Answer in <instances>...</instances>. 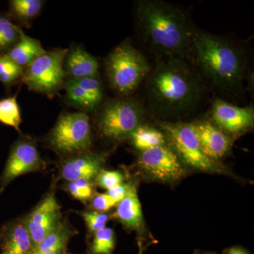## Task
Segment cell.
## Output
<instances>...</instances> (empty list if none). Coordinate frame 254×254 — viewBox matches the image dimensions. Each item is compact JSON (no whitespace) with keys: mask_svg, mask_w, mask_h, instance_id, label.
<instances>
[{"mask_svg":"<svg viewBox=\"0 0 254 254\" xmlns=\"http://www.w3.org/2000/svg\"><path fill=\"white\" fill-rule=\"evenodd\" d=\"M145 82L147 106L160 118L190 113L204 94L203 78L185 58L157 57Z\"/></svg>","mask_w":254,"mask_h":254,"instance_id":"1","label":"cell"},{"mask_svg":"<svg viewBox=\"0 0 254 254\" xmlns=\"http://www.w3.org/2000/svg\"><path fill=\"white\" fill-rule=\"evenodd\" d=\"M136 18L143 43L157 57L187 60L196 30L185 10L161 0H143Z\"/></svg>","mask_w":254,"mask_h":254,"instance_id":"2","label":"cell"},{"mask_svg":"<svg viewBox=\"0 0 254 254\" xmlns=\"http://www.w3.org/2000/svg\"><path fill=\"white\" fill-rule=\"evenodd\" d=\"M190 60L200 77L206 78L218 91L233 95L242 91L246 56L233 42L196 30L187 58Z\"/></svg>","mask_w":254,"mask_h":254,"instance_id":"3","label":"cell"},{"mask_svg":"<svg viewBox=\"0 0 254 254\" xmlns=\"http://www.w3.org/2000/svg\"><path fill=\"white\" fill-rule=\"evenodd\" d=\"M105 69L112 88L120 95L128 96L145 81L151 66L143 53L125 41L108 55Z\"/></svg>","mask_w":254,"mask_h":254,"instance_id":"4","label":"cell"},{"mask_svg":"<svg viewBox=\"0 0 254 254\" xmlns=\"http://www.w3.org/2000/svg\"><path fill=\"white\" fill-rule=\"evenodd\" d=\"M145 111L144 105L134 98L110 100L100 111L98 128L103 136L123 141L143 125Z\"/></svg>","mask_w":254,"mask_h":254,"instance_id":"5","label":"cell"},{"mask_svg":"<svg viewBox=\"0 0 254 254\" xmlns=\"http://www.w3.org/2000/svg\"><path fill=\"white\" fill-rule=\"evenodd\" d=\"M158 125L166 137L168 145L182 163L200 171L223 172L217 162L210 160L203 153L193 124L160 121Z\"/></svg>","mask_w":254,"mask_h":254,"instance_id":"6","label":"cell"},{"mask_svg":"<svg viewBox=\"0 0 254 254\" xmlns=\"http://www.w3.org/2000/svg\"><path fill=\"white\" fill-rule=\"evenodd\" d=\"M68 50L46 51L26 66L23 81L32 90L53 95L64 84V62Z\"/></svg>","mask_w":254,"mask_h":254,"instance_id":"7","label":"cell"},{"mask_svg":"<svg viewBox=\"0 0 254 254\" xmlns=\"http://www.w3.org/2000/svg\"><path fill=\"white\" fill-rule=\"evenodd\" d=\"M91 141L89 118L84 113L62 115L49 137L50 145L62 154L86 151Z\"/></svg>","mask_w":254,"mask_h":254,"instance_id":"8","label":"cell"},{"mask_svg":"<svg viewBox=\"0 0 254 254\" xmlns=\"http://www.w3.org/2000/svg\"><path fill=\"white\" fill-rule=\"evenodd\" d=\"M138 165L143 171L160 181H177L185 173L183 163L168 145L141 152Z\"/></svg>","mask_w":254,"mask_h":254,"instance_id":"9","label":"cell"},{"mask_svg":"<svg viewBox=\"0 0 254 254\" xmlns=\"http://www.w3.org/2000/svg\"><path fill=\"white\" fill-rule=\"evenodd\" d=\"M60 205L54 195H49L40 203L25 220L31 236L33 251L60 224Z\"/></svg>","mask_w":254,"mask_h":254,"instance_id":"10","label":"cell"},{"mask_svg":"<svg viewBox=\"0 0 254 254\" xmlns=\"http://www.w3.org/2000/svg\"><path fill=\"white\" fill-rule=\"evenodd\" d=\"M43 160L34 143L28 140L15 143L1 177L0 193L16 177L34 171L41 168Z\"/></svg>","mask_w":254,"mask_h":254,"instance_id":"11","label":"cell"},{"mask_svg":"<svg viewBox=\"0 0 254 254\" xmlns=\"http://www.w3.org/2000/svg\"><path fill=\"white\" fill-rule=\"evenodd\" d=\"M213 123L225 133H240L254 126L253 107L236 106L224 101L216 100L212 105Z\"/></svg>","mask_w":254,"mask_h":254,"instance_id":"12","label":"cell"},{"mask_svg":"<svg viewBox=\"0 0 254 254\" xmlns=\"http://www.w3.org/2000/svg\"><path fill=\"white\" fill-rule=\"evenodd\" d=\"M192 124L202 150L208 158L216 162L228 153L232 140L221 128L208 120H200Z\"/></svg>","mask_w":254,"mask_h":254,"instance_id":"13","label":"cell"},{"mask_svg":"<svg viewBox=\"0 0 254 254\" xmlns=\"http://www.w3.org/2000/svg\"><path fill=\"white\" fill-rule=\"evenodd\" d=\"M104 162L103 155L85 154L69 159L62 167L61 175L68 182L78 180H87L98 176L102 170Z\"/></svg>","mask_w":254,"mask_h":254,"instance_id":"14","label":"cell"},{"mask_svg":"<svg viewBox=\"0 0 254 254\" xmlns=\"http://www.w3.org/2000/svg\"><path fill=\"white\" fill-rule=\"evenodd\" d=\"M65 73L71 79L98 76V61L83 48L76 46L68 50L64 62Z\"/></svg>","mask_w":254,"mask_h":254,"instance_id":"15","label":"cell"},{"mask_svg":"<svg viewBox=\"0 0 254 254\" xmlns=\"http://www.w3.org/2000/svg\"><path fill=\"white\" fill-rule=\"evenodd\" d=\"M116 206L115 218L128 228L136 230L141 228L143 222V215L135 186L127 196L119 202Z\"/></svg>","mask_w":254,"mask_h":254,"instance_id":"16","label":"cell"},{"mask_svg":"<svg viewBox=\"0 0 254 254\" xmlns=\"http://www.w3.org/2000/svg\"><path fill=\"white\" fill-rule=\"evenodd\" d=\"M46 50L43 49L41 43L38 40L21 33L20 39L11 49L5 54L10 60L21 67L27 66Z\"/></svg>","mask_w":254,"mask_h":254,"instance_id":"17","label":"cell"},{"mask_svg":"<svg viewBox=\"0 0 254 254\" xmlns=\"http://www.w3.org/2000/svg\"><path fill=\"white\" fill-rule=\"evenodd\" d=\"M71 235V229L67 225L60 222L58 227L45 237L33 251V254H52L60 253Z\"/></svg>","mask_w":254,"mask_h":254,"instance_id":"18","label":"cell"},{"mask_svg":"<svg viewBox=\"0 0 254 254\" xmlns=\"http://www.w3.org/2000/svg\"><path fill=\"white\" fill-rule=\"evenodd\" d=\"M129 138L133 145L141 152L168 145L166 137L163 131L144 125L138 127Z\"/></svg>","mask_w":254,"mask_h":254,"instance_id":"19","label":"cell"},{"mask_svg":"<svg viewBox=\"0 0 254 254\" xmlns=\"http://www.w3.org/2000/svg\"><path fill=\"white\" fill-rule=\"evenodd\" d=\"M6 251L16 254H31L33 244L24 223H16L8 230Z\"/></svg>","mask_w":254,"mask_h":254,"instance_id":"20","label":"cell"},{"mask_svg":"<svg viewBox=\"0 0 254 254\" xmlns=\"http://www.w3.org/2000/svg\"><path fill=\"white\" fill-rule=\"evenodd\" d=\"M21 121L16 95L0 100V123L14 127L18 131Z\"/></svg>","mask_w":254,"mask_h":254,"instance_id":"21","label":"cell"},{"mask_svg":"<svg viewBox=\"0 0 254 254\" xmlns=\"http://www.w3.org/2000/svg\"><path fill=\"white\" fill-rule=\"evenodd\" d=\"M22 32L9 18L0 16V53L11 49L20 39Z\"/></svg>","mask_w":254,"mask_h":254,"instance_id":"22","label":"cell"},{"mask_svg":"<svg viewBox=\"0 0 254 254\" xmlns=\"http://www.w3.org/2000/svg\"><path fill=\"white\" fill-rule=\"evenodd\" d=\"M67 99L73 105L85 111H93L95 108L83 88L76 80L69 78L64 83Z\"/></svg>","mask_w":254,"mask_h":254,"instance_id":"23","label":"cell"},{"mask_svg":"<svg viewBox=\"0 0 254 254\" xmlns=\"http://www.w3.org/2000/svg\"><path fill=\"white\" fill-rule=\"evenodd\" d=\"M41 0H13L10 6L14 14L20 19L29 21L39 14L43 7Z\"/></svg>","mask_w":254,"mask_h":254,"instance_id":"24","label":"cell"},{"mask_svg":"<svg viewBox=\"0 0 254 254\" xmlns=\"http://www.w3.org/2000/svg\"><path fill=\"white\" fill-rule=\"evenodd\" d=\"M23 68L18 66L6 55H0V82L9 86L23 76Z\"/></svg>","mask_w":254,"mask_h":254,"instance_id":"25","label":"cell"},{"mask_svg":"<svg viewBox=\"0 0 254 254\" xmlns=\"http://www.w3.org/2000/svg\"><path fill=\"white\" fill-rule=\"evenodd\" d=\"M115 234L111 228L104 227L95 232L92 251L95 254H111L115 247Z\"/></svg>","mask_w":254,"mask_h":254,"instance_id":"26","label":"cell"},{"mask_svg":"<svg viewBox=\"0 0 254 254\" xmlns=\"http://www.w3.org/2000/svg\"><path fill=\"white\" fill-rule=\"evenodd\" d=\"M75 80V79H74ZM80 86L86 93L87 96L91 100L95 109L99 107L103 99V88L101 81L98 76L88 77L76 80Z\"/></svg>","mask_w":254,"mask_h":254,"instance_id":"27","label":"cell"},{"mask_svg":"<svg viewBox=\"0 0 254 254\" xmlns=\"http://www.w3.org/2000/svg\"><path fill=\"white\" fill-rule=\"evenodd\" d=\"M67 190L73 197L83 202L89 199L93 192L90 181L83 179L68 182Z\"/></svg>","mask_w":254,"mask_h":254,"instance_id":"28","label":"cell"},{"mask_svg":"<svg viewBox=\"0 0 254 254\" xmlns=\"http://www.w3.org/2000/svg\"><path fill=\"white\" fill-rule=\"evenodd\" d=\"M123 174L118 171L102 170L97 176L98 185L108 190L123 183Z\"/></svg>","mask_w":254,"mask_h":254,"instance_id":"29","label":"cell"},{"mask_svg":"<svg viewBox=\"0 0 254 254\" xmlns=\"http://www.w3.org/2000/svg\"><path fill=\"white\" fill-rule=\"evenodd\" d=\"M81 215L89 230L94 232L104 228L106 226L107 222L109 220V216L105 213L84 212Z\"/></svg>","mask_w":254,"mask_h":254,"instance_id":"30","label":"cell"},{"mask_svg":"<svg viewBox=\"0 0 254 254\" xmlns=\"http://www.w3.org/2000/svg\"><path fill=\"white\" fill-rule=\"evenodd\" d=\"M118 202L107 193H102L95 195L92 201V205L95 210L98 211H107L116 206Z\"/></svg>","mask_w":254,"mask_h":254,"instance_id":"31","label":"cell"},{"mask_svg":"<svg viewBox=\"0 0 254 254\" xmlns=\"http://www.w3.org/2000/svg\"><path fill=\"white\" fill-rule=\"evenodd\" d=\"M134 186L133 185H127V184L121 183L113 187L111 190H108L107 194L109 195L114 200L118 202L121 201L127 195L130 193Z\"/></svg>","mask_w":254,"mask_h":254,"instance_id":"32","label":"cell"},{"mask_svg":"<svg viewBox=\"0 0 254 254\" xmlns=\"http://www.w3.org/2000/svg\"><path fill=\"white\" fill-rule=\"evenodd\" d=\"M224 254H251L248 251L240 247H233L226 249L223 252Z\"/></svg>","mask_w":254,"mask_h":254,"instance_id":"33","label":"cell"},{"mask_svg":"<svg viewBox=\"0 0 254 254\" xmlns=\"http://www.w3.org/2000/svg\"><path fill=\"white\" fill-rule=\"evenodd\" d=\"M194 254H215L213 252H201V251H195Z\"/></svg>","mask_w":254,"mask_h":254,"instance_id":"34","label":"cell"},{"mask_svg":"<svg viewBox=\"0 0 254 254\" xmlns=\"http://www.w3.org/2000/svg\"><path fill=\"white\" fill-rule=\"evenodd\" d=\"M2 254H16L13 253V252H9V251H5L4 253H3Z\"/></svg>","mask_w":254,"mask_h":254,"instance_id":"35","label":"cell"},{"mask_svg":"<svg viewBox=\"0 0 254 254\" xmlns=\"http://www.w3.org/2000/svg\"><path fill=\"white\" fill-rule=\"evenodd\" d=\"M60 253H55V254H59Z\"/></svg>","mask_w":254,"mask_h":254,"instance_id":"36","label":"cell"}]
</instances>
